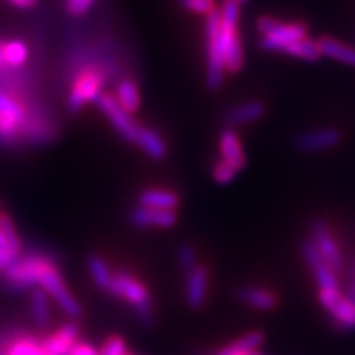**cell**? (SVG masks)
<instances>
[{
  "label": "cell",
  "mask_w": 355,
  "mask_h": 355,
  "mask_svg": "<svg viewBox=\"0 0 355 355\" xmlns=\"http://www.w3.org/2000/svg\"><path fill=\"white\" fill-rule=\"evenodd\" d=\"M344 296H347V298H350L352 301H355V265H354V272H352V277H350V285H349V291H347V295H344Z\"/></svg>",
  "instance_id": "35"
},
{
  "label": "cell",
  "mask_w": 355,
  "mask_h": 355,
  "mask_svg": "<svg viewBox=\"0 0 355 355\" xmlns=\"http://www.w3.org/2000/svg\"><path fill=\"white\" fill-rule=\"evenodd\" d=\"M318 46L321 56L332 58V60L347 66H355V48L349 46V44L337 42L334 38L324 37L318 42Z\"/></svg>",
  "instance_id": "22"
},
{
  "label": "cell",
  "mask_w": 355,
  "mask_h": 355,
  "mask_svg": "<svg viewBox=\"0 0 355 355\" xmlns=\"http://www.w3.org/2000/svg\"><path fill=\"white\" fill-rule=\"evenodd\" d=\"M139 206L152 207V209L175 211L180 206V196L175 191L152 188L141 191L139 196Z\"/></svg>",
  "instance_id": "20"
},
{
  "label": "cell",
  "mask_w": 355,
  "mask_h": 355,
  "mask_svg": "<svg viewBox=\"0 0 355 355\" xmlns=\"http://www.w3.org/2000/svg\"><path fill=\"white\" fill-rule=\"evenodd\" d=\"M99 350H96L91 344L87 343H76L69 355H97Z\"/></svg>",
  "instance_id": "34"
},
{
  "label": "cell",
  "mask_w": 355,
  "mask_h": 355,
  "mask_svg": "<svg viewBox=\"0 0 355 355\" xmlns=\"http://www.w3.org/2000/svg\"><path fill=\"white\" fill-rule=\"evenodd\" d=\"M265 336L260 331H252L248 334L242 336L241 339L234 340L232 344L222 347L216 355H242L252 350H260V345L263 344Z\"/></svg>",
  "instance_id": "25"
},
{
  "label": "cell",
  "mask_w": 355,
  "mask_h": 355,
  "mask_svg": "<svg viewBox=\"0 0 355 355\" xmlns=\"http://www.w3.org/2000/svg\"><path fill=\"white\" fill-rule=\"evenodd\" d=\"M115 99H117L119 104H121L128 114L137 112L141 104L140 89L132 79H122V81L117 84V89H115Z\"/></svg>",
  "instance_id": "23"
},
{
  "label": "cell",
  "mask_w": 355,
  "mask_h": 355,
  "mask_svg": "<svg viewBox=\"0 0 355 355\" xmlns=\"http://www.w3.org/2000/svg\"><path fill=\"white\" fill-rule=\"evenodd\" d=\"M28 60V46L21 40L0 42V69L20 68Z\"/></svg>",
  "instance_id": "21"
},
{
  "label": "cell",
  "mask_w": 355,
  "mask_h": 355,
  "mask_svg": "<svg viewBox=\"0 0 355 355\" xmlns=\"http://www.w3.org/2000/svg\"><path fill=\"white\" fill-rule=\"evenodd\" d=\"M79 327L78 324L68 322L61 326L55 334L46 337L43 343V349L48 355H69L78 343Z\"/></svg>",
  "instance_id": "16"
},
{
  "label": "cell",
  "mask_w": 355,
  "mask_h": 355,
  "mask_svg": "<svg viewBox=\"0 0 355 355\" xmlns=\"http://www.w3.org/2000/svg\"><path fill=\"white\" fill-rule=\"evenodd\" d=\"M30 306H32L33 321L40 327H46L50 324V303H48V295L43 290H33L32 298H30Z\"/></svg>",
  "instance_id": "27"
},
{
  "label": "cell",
  "mask_w": 355,
  "mask_h": 355,
  "mask_svg": "<svg viewBox=\"0 0 355 355\" xmlns=\"http://www.w3.org/2000/svg\"><path fill=\"white\" fill-rule=\"evenodd\" d=\"M242 355H263L260 352V350H252V352H247V354H242Z\"/></svg>",
  "instance_id": "36"
},
{
  "label": "cell",
  "mask_w": 355,
  "mask_h": 355,
  "mask_svg": "<svg viewBox=\"0 0 355 355\" xmlns=\"http://www.w3.org/2000/svg\"><path fill=\"white\" fill-rule=\"evenodd\" d=\"M130 224L137 229H171L176 224V212L137 206L130 214Z\"/></svg>",
  "instance_id": "13"
},
{
  "label": "cell",
  "mask_w": 355,
  "mask_h": 355,
  "mask_svg": "<svg viewBox=\"0 0 355 355\" xmlns=\"http://www.w3.org/2000/svg\"><path fill=\"white\" fill-rule=\"evenodd\" d=\"M107 291L112 296H115V298L125 300L135 309L137 316H139V319L145 326L153 324L155 313L152 296H150V293L144 283L139 282L135 277H132L130 273L123 272V270L119 273H114Z\"/></svg>",
  "instance_id": "2"
},
{
  "label": "cell",
  "mask_w": 355,
  "mask_h": 355,
  "mask_svg": "<svg viewBox=\"0 0 355 355\" xmlns=\"http://www.w3.org/2000/svg\"><path fill=\"white\" fill-rule=\"evenodd\" d=\"M0 355H48L44 352L43 344L35 340L33 337H24L17 339L15 343L8 345L6 352H0Z\"/></svg>",
  "instance_id": "29"
},
{
  "label": "cell",
  "mask_w": 355,
  "mask_h": 355,
  "mask_svg": "<svg viewBox=\"0 0 355 355\" xmlns=\"http://www.w3.org/2000/svg\"><path fill=\"white\" fill-rule=\"evenodd\" d=\"M26 127V109L19 99L0 91V140L12 141Z\"/></svg>",
  "instance_id": "9"
},
{
  "label": "cell",
  "mask_w": 355,
  "mask_h": 355,
  "mask_svg": "<svg viewBox=\"0 0 355 355\" xmlns=\"http://www.w3.org/2000/svg\"><path fill=\"white\" fill-rule=\"evenodd\" d=\"M87 268L89 273H91L92 282L96 283L97 288L101 290L107 291V288L110 285V279H112L114 273L110 272L109 265L105 263V260L99 255H91L87 259Z\"/></svg>",
  "instance_id": "26"
},
{
  "label": "cell",
  "mask_w": 355,
  "mask_h": 355,
  "mask_svg": "<svg viewBox=\"0 0 355 355\" xmlns=\"http://www.w3.org/2000/svg\"><path fill=\"white\" fill-rule=\"evenodd\" d=\"M96 0H66V10L71 17H83L91 10Z\"/></svg>",
  "instance_id": "33"
},
{
  "label": "cell",
  "mask_w": 355,
  "mask_h": 355,
  "mask_svg": "<svg viewBox=\"0 0 355 355\" xmlns=\"http://www.w3.org/2000/svg\"><path fill=\"white\" fill-rule=\"evenodd\" d=\"M311 242L316 247L319 255L326 260L327 265L332 266L336 272L343 270V252H340L339 245H337L334 235L331 234L329 225L322 219H319V217L311 222Z\"/></svg>",
  "instance_id": "11"
},
{
  "label": "cell",
  "mask_w": 355,
  "mask_h": 355,
  "mask_svg": "<svg viewBox=\"0 0 355 355\" xmlns=\"http://www.w3.org/2000/svg\"><path fill=\"white\" fill-rule=\"evenodd\" d=\"M237 298L257 311H272L277 308L278 300L273 291L261 286L247 285L237 290Z\"/></svg>",
  "instance_id": "18"
},
{
  "label": "cell",
  "mask_w": 355,
  "mask_h": 355,
  "mask_svg": "<svg viewBox=\"0 0 355 355\" xmlns=\"http://www.w3.org/2000/svg\"><path fill=\"white\" fill-rule=\"evenodd\" d=\"M105 84V74L97 68L84 69L79 76L74 79L73 87L68 96L69 112L76 114L84 105L96 102L97 97L102 94V87Z\"/></svg>",
  "instance_id": "6"
},
{
  "label": "cell",
  "mask_w": 355,
  "mask_h": 355,
  "mask_svg": "<svg viewBox=\"0 0 355 355\" xmlns=\"http://www.w3.org/2000/svg\"><path fill=\"white\" fill-rule=\"evenodd\" d=\"M206 51L207 73L206 84L209 91H217L224 84L225 61L220 44V13L214 8L206 15Z\"/></svg>",
  "instance_id": "3"
},
{
  "label": "cell",
  "mask_w": 355,
  "mask_h": 355,
  "mask_svg": "<svg viewBox=\"0 0 355 355\" xmlns=\"http://www.w3.org/2000/svg\"><path fill=\"white\" fill-rule=\"evenodd\" d=\"M38 286H42V290L46 293L48 296L55 298L56 304L60 306V309L63 311L66 316H69L71 319H78L83 314L81 306H79L76 298H74L68 288H66L63 278H61L60 270H58L51 261L44 266L42 277H40Z\"/></svg>",
  "instance_id": "7"
},
{
  "label": "cell",
  "mask_w": 355,
  "mask_h": 355,
  "mask_svg": "<svg viewBox=\"0 0 355 355\" xmlns=\"http://www.w3.org/2000/svg\"><path fill=\"white\" fill-rule=\"evenodd\" d=\"M235 175H237V171L225 162H222V159L212 166V178H214L216 183L219 184H229L235 178Z\"/></svg>",
  "instance_id": "31"
},
{
  "label": "cell",
  "mask_w": 355,
  "mask_h": 355,
  "mask_svg": "<svg viewBox=\"0 0 355 355\" xmlns=\"http://www.w3.org/2000/svg\"><path fill=\"white\" fill-rule=\"evenodd\" d=\"M0 211H2V202H0Z\"/></svg>",
  "instance_id": "38"
},
{
  "label": "cell",
  "mask_w": 355,
  "mask_h": 355,
  "mask_svg": "<svg viewBox=\"0 0 355 355\" xmlns=\"http://www.w3.org/2000/svg\"><path fill=\"white\" fill-rule=\"evenodd\" d=\"M220 44L224 53L225 71L239 73L243 66V48L239 35L241 6L234 0H224L220 7Z\"/></svg>",
  "instance_id": "1"
},
{
  "label": "cell",
  "mask_w": 355,
  "mask_h": 355,
  "mask_svg": "<svg viewBox=\"0 0 355 355\" xmlns=\"http://www.w3.org/2000/svg\"><path fill=\"white\" fill-rule=\"evenodd\" d=\"M301 252L306 263L309 265L311 272H313L314 278H316L319 291L322 293H343L340 291V283L337 278V272L332 266L326 263V260L319 255L316 247L313 245V242L306 241L301 243Z\"/></svg>",
  "instance_id": "10"
},
{
  "label": "cell",
  "mask_w": 355,
  "mask_h": 355,
  "mask_svg": "<svg viewBox=\"0 0 355 355\" xmlns=\"http://www.w3.org/2000/svg\"><path fill=\"white\" fill-rule=\"evenodd\" d=\"M94 104L97 105V109L109 119L110 125L115 128V132H117L123 140L130 141V144L135 141L137 132H139L140 125L133 121L132 114H128L127 110L119 104L115 96L102 92V94L96 99Z\"/></svg>",
  "instance_id": "8"
},
{
  "label": "cell",
  "mask_w": 355,
  "mask_h": 355,
  "mask_svg": "<svg viewBox=\"0 0 355 355\" xmlns=\"http://www.w3.org/2000/svg\"><path fill=\"white\" fill-rule=\"evenodd\" d=\"M283 53H285V55L300 58V60H306V61H316L321 58L318 42H313V40H309L308 37L288 44L286 50Z\"/></svg>",
  "instance_id": "28"
},
{
  "label": "cell",
  "mask_w": 355,
  "mask_h": 355,
  "mask_svg": "<svg viewBox=\"0 0 355 355\" xmlns=\"http://www.w3.org/2000/svg\"><path fill=\"white\" fill-rule=\"evenodd\" d=\"M133 144L139 145L141 152H145L150 158H153V159L165 158L168 153V146H166L165 139H163V137L159 135L157 130H153V128H150V127L140 125Z\"/></svg>",
  "instance_id": "19"
},
{
  "label": "cell",
  "mask_w": 355,
  "mask_h": 355,
  "mask_svg": "<svg viewBox=\"0 0 355 355\" xmlns=\"http://www.w3.org/2000/svg\"><path fill=\"white\" fill-rule=\"evenodd\" d=\"M125 355H130V354H128V352H127V354H125Z\"/></svg>",
  "instance_id": "39"
},
{
  "label": "cell",
  "mask_w": 355,
  "mask_h": 355,
  "mask_svg": "<svg viewBox=\"0 0 355 355\" xmlns=\"http://www.w3.org/2000/svg\"><path fill=\"white\" fill-rule=\"evenodd\" d=\"M219 150L222 162L234 168L235 171H242L247 165V155L243 152L242 141L234 128H224L219 135Z\"/></svg>",
  "instance_id": "15"
},
{
  "label": "cell",
  "mask_w": 355,
  "mask_h": 355,
  "mask_svg": "<svg viewBox=\"0 0 355 355\" xmlns=\"http://www.w3.org/2000/svg\"><path fill=\"white\" fill-rule=\"evenodd\" d=\"M178 263H180L181 270H183L186 275L193 272V270L199 265L196 252H194V248L191 247L189 243H181V245L178 247Z\"/></svg>",
  "instance_id": "30"
},
{
  "label": "cell",
  "mask_w": 355,
  "mask_h": 355,
  "mask_svg": "<svg viewBox=\"0 0 355 355\" xmlns=\"http://www.w3.org/2000/svg\"><path fill=\"white\" fill-rule=\"evenodd\" d=\"M340 140H343L340 130H337L334 127H324L301 133V135L296 137L295 145L303 153H318L334 148L340 144Z\"/></svg>",
  "instance_id": "12"
},
{
  "label": "cell",
  "mask_w": 355,
  "mask_h": 355,
  "mask_svg": "<svg viewBox=\"0 0 355 355\" xmlns=\"http://www.w3.org/2000/svg\"><path fill=\"white\" fill-rule=\"evenodd\" d=\"M48 263H50V260L42 255H19L3 270L6 272V282L12 290L17 291L38 286L40 277H42L44 266Z\"/></svg>",
  "instance_id": "5"
},
{
  "label": "cell",
  "mask_w": 355,
  "mask_h": 355,
  "mask_svg": "<svg viewBox=\"0 0 355 355\" xmlns=\"http://www.w3.org/2000/svg\"><path fill=\"white\" fill-rule=\"evenodd\" d=\"M234 2H237V3H239V6H241V3H247V2H248V0H234Z\"/></svg>",
  "instance_id": "37"
},
{
  "label": "cell",
  "mask_w": 355,
  "mask_h": 355,
  "mask_svg": "<svg viewBox=\"0 0 355 355\" xmlns=\"http://www.w3.org/2000/svg\"><path fill=\"white\" fill-rule=\"evenodd\" d=\"M207 286H209V272L206 266L198 265L193 272L186 275L184 298L191 309L202 308L207 300Z\"/></svg>",
  "instance_id": "14"
},
{
  "label": "cell",
  "mask_w": 355,
  "mask_h": 355,
  "mask_svg": "<svg viewBox=\"0 0 355 355\" xmlns=\"http://www.w3.org/2000/svg\"><path fill=\"white\" fill-rule=\"evenodd\" d=\"M181 7L193 13H201V15H207L216 8L214 0H178Z\"/></svg>",
  "instance_id": "32"
},
{
  "label": "cell",
  "mask_w": 355,
  "mask_h": 355,
  "mask_svg": "<svg viewBox=\"0 0 355 355\" xmlns=\"http://www.w3.org/2000/svg\"><path fill=\"white\" fill-rule=\"evenodd\" d=\"M257 30L261 35L260 46L272 53H283L288 44L306 38V26L303 24H285L272 17H260L257 20Z\"/></svg>",
  "instance_id": "4"
},
{
  "label": "cell",
  "mask_w": 355,
  "mask_h": 355,
  "mask_svg": "<svg viewBox=\"0 0 355 355\" xmlns=\"http://www.w3.org/2000/svg\"><path fill=\"white\" fill-rule=\"evenodd\" d=\"M265 115V105L260 101H247L242 104L235 105V107L229 109L227 112L222 115V122L229 128L247 125V123L260 121Z\"/></svg>",
  "instance_id": "17"
},
{
  "label": "cell",
  "mask_w": 355,
  "mask_h": 355,
  "mask_svg": "<svg viewBox=\"0 0 355 355\" xmlns=\"http://www.w3.org/2000/svg\"><path fill=\"white\" fill-rule=\"evenodd\" d=\"M329 313L332 321L339 329L355 331V301L343 295V298L337 301Z\"/></svg>",
  "instance_id": "24"
}]
</instances>
